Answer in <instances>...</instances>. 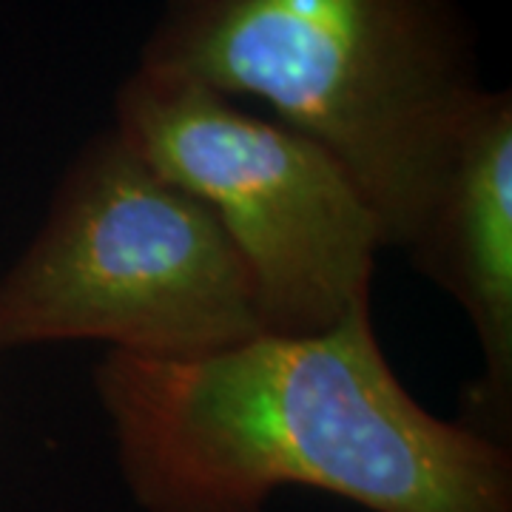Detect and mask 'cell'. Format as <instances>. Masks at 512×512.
<instances>
[{
	"label": "cell",
	"instance_id": "5",
	"mask_svg": "<svg viewBox=\"0 0 512 512\" xmlns=\"http://www.w3.org/2000/svg\"><path fill=\"white\" fill-rule=\"evenodd\" d=\"M407 251L413 268L467 316L481 373L458 421L512 436V92L487 89L458 131Z\"/></svg>",
	"mask_w": 512,
	"mask_h": 512
},
{
	"label": "cell",
	"instance_id": "2",
	"mask_svg": "<svg viewBox=\"0 0 512 512\" xmlns=\"http://www.w3.org/2000/svg\"><path fill=\"white\" fill-rule=\"evenodd\" d=\"M137 66L254 97L328 151L404 248L490 89L461 0H163Z\"/></svg>",
	"mask_w": 512,
	"mask_h": 512
},
{
	"label": "cell",
	"instance_id": "3",
	"mask_svg": "<svg viewBox=\"0 0 512 512\" xmlns=\"http://www.w3.org/2000/svg\"><path fill=\"white\" fill-rule=\"evenodd\" d=\"M265 333L217 217L103 128L63 168L35 237L0 276V356L103 342L194 362Z\"/></svg>",
	"mask_w": 512,
	"mask_h": 512
},
{
	"label": "cell",
	"instance_id": "4",
	"mask_svg": "<svg viewBox=\"0 0 512 512\" xmlns=\"http://www.w3.org/2000/svg\"><path fill=\"white\" fill-rule=\"evenodd\" d=\"M111 128L217 217L254 285L265 333H319L370 302L382 228L311 137L143 66L120 80Z\"/></svg>",
	"mask_w": 512,
	"mask_h": 512
},
{
	"label": "cell",
	"instance_id": "1",
	"mask_svg": "<svg viewBox=\"0 0 512 512\" xmlns=\"http://www.w3.org/2000/svg\"><path fill=\"white\" fill-rule=\"evenodd\" d=\"M146 512H262L308 487L370 512H512V450L404 387L356 305L333 328L259 333L194 362L106 350L92 373Z\"/></svg>",
	"mask_w": 512,
	"mask_h": 512
}]
</instances>
